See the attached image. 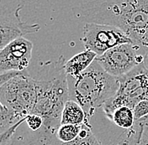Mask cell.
Instances as JSON below:
<instances>
[{"label":"cell","instance_id":"d6986e66","mask_svg":"<svg viewBox=\"0 0 148 145\" xmlns=\"http://www.w3.org/2000/svg\"><path fill=\"white\" fill-rule=\"evenodd\" d=\"M25 123H27L29 129L34 132L40 130L44 125L42 118L36 114H29V116H27Z\"/></svg>","mask_w":148,"mask_h":145},{"label":"cell","instance_id":"7a4b0ae2","mask_svg":"<svg viewBox=\"0 0 148 145\" xmlns=\"http://www.w3.org/2000/svg\"><path fill=\"white\" fill-rule=\"evenodd\" d=\"M66 61L62 54L56 61L44 63L35 78L36 102L31 114L40 116L43 126L55 132L61 126L62 113L69 100Z\"/></svg>","mask_w":148,"mask_h":145},{"label":"cell","instance_id":"3957f363","mask_svg":"<svg viewBox=\"0 0 148 145\" xmlns=\"http://www.w3.org/2000/svg\"><path fill=\"white\" fill-rule=\"evenodd\" d=\"M67 85L69 100L82 107L88 123L96 110L112 98L120 87L119 79L106 72L96 61L79 76H67Z\"/></svg>","mask_w":148,"mask_h":145},{"label":"cell","instance_id":"7402d4cb","mask_svg":"<svg viewBox=\"0 0 148 145\" xmlns=\"http://www.w3.org/2000/svg\"><path fill=\"white\" fill-rule=\"evenodd\" d=\"M144 65H146V67L148 69V50L146 52L145 56H144Z\"/></svg>","mask_w":148,"mask_h":145},{"label":"cell","instance_id":"9c48e42d","mask_svg":"<svg viewBox=\"0 0 148 145\" xmlns=\"http://www.w3.org/2000/svg\"><path fill=\"white\" fill-rule=\"evenodd\" d=\"M33 50V43L20 37L0 50V75L27 70Z\"/></svg>","mask_w":148,"mask_h":145},{"label":"cell","instance_id":"8992f818","mask_svg":"<svg viewBox=\"0 0 148 145\" xmlns=\"http://www.w3.org/2000/svg\"><path fill=\"white\" fill-rule=\"evenodd\" d=\"M140 50H146L133 44H124L97 56L95 61L106 72L120 78L144 63L145 54L138 53Z\"/></svg>","mask_w":148,"mask_h":145},{"label":"cell","instance_id":"8fae6325","mask_svg":"<svg viewBox=\"0 0 148 145\" xmlns=\"http://www.w3.org/2000/svg\"><path fill=\"white\" fill-rule=\"evenodd\" d=\"M97 56L92 51L87 50L73 55L65 63L66 76L74 78L79 76L92 65Z\"/></svg>","mask_w":148,"mask_h":145},{"label":"cell","instance_id":"44dd1931","mask_svg":"<svg viewBox=\"0 0 148 145\" xmlns=\"http://www.w3.org/2000/svg\"><path fill=\"white\" fill-rule=\"evenodd\" d=\"M115 145H133L132 144H130L129 143L128 141H126L125 139H124L123 138H121V137H119L118 138H117V142H116V144Z\"/></svg>","mask_w":148,"mask_h":145},{"label":"cell","instance_id":"e0dca14e","mask_svg":"<svg viewBox=\"0 0 148 145\" xmlns=\"http://www.w3.org/2000/svg\"><path fill=\"white\" fill-rule=\"evenodd\" d=\"M62 145H103L101 142L92 133V126L83 124L78 137L71 143Z\"/></svg>","mask_w":148,"mask_h":145},{"label":"cell","instance_id":"2e32d148","mask_svg":"<svg viewBox=\"0 0 148 145\" xmlns=\"http://www.w3.org/2000/svg\"><path fill=\"white\" fill-rule=\"evenodd\" d=\"M83 125H61L56 130V137L62 144L71 143L78 137L82 130Z\"/></svg>","mask_w":148,"mask_h":145},{"label":"cell","instance_id":"52a82bcc","mask_svg":"<svg viewBox=\"0 0 148 145\" xmlns=\"http://www.w3.org/2000/svg\"><path fill=\"white\" fill-rule=\"evenodd\" d=\"M23 4L0 1V50L13 40L40 30L38 24L22 21L19 12Z\"/></svg>","mask_w":148,"mask_h":145},{"label":"cell","instance_id":"ac0fdd59","mask_svg":"<svg viewBox=\"0 0 148 145\" xmlns=\"http://www.w3.org/2000/svg\"><path fill=\"white\" fill-rule=\"evenodd\" d=\"M26 121V118L20 120L13 126L9 128H6L3 131H0V145H10L13 142V139L15 136L18 127Z\"/></svg>","mask_w":148,"mask_h":145},{"label":"cell","instance_id":"277c9868","mask_svg":"<svg viewBox=\"0 0 148 145\" xmlns=\"http://www.w3.org/2000/svg\"><path fill=\"white\" fill-rule=\"evenodd\" d=\"M118 79L120 87L117 93L102 107L108 119L120 107L134 109L139 102L148 100V69L144 63Z\"/></svg>","mask_w":148,"mask_h":145},{"label":"cell","instance_id":"4fadbf2b","mask_svg":"<svg viewBox=\"0 0 148 145\" xmlns=\"http://www.w3.org/2000/svg\"><path fill=\"white\" fill-rule=\"evenodd\" d=\"M73 124V125H90L87 122L86 114L82 107L72 100H68L64 106L62 113L61 125Z\"/></svg>","mask_w":148,"mask_h":145},{"label":"cell","instance_id":"ba28073f","mask_svg":"<svg viewBox=\"0 0 148 145\" xmlns=\"http://www.w3.org/2000/svg\"><path fill=\"white\" fill-rule=\"evenodd\" d=\"M82 42L87 50L102 55L116 46L133 44V41L118 28L99 24H85Z\"/></svg>","mask_w":148,"mask_h":145},{"label":"cell","instance_id":"5bb4252c","mask_svg":"<svg viewBox=\"0 0 148 145\" xmlns=\"http://www.w3.org/2000/svg\"><path fill=\"white\" fill-rule=\"evenodd\" d=\"M21 72L22 71H19V72L14 71V72L5 73V74L0 75V87L4 83L9 82L11 78L16 76L17 75L20 74ZM20 120H22V119L18 118V116L16 114H14L13 112L9 111L7 108H5L0 101V131L9 128L11 126H13L14 124H15L16 123L19 122Z\"/></svg>","mask_w":148,"mask_h":145},{"label":"cell","instance_id":"7c38bea8","mask_svg":"<svg viewBox=\"0 0 148 145\" xmlns=\"http://www.w3.org/2000/svg\"><path fill=\"white\" fill-rule=\"evenodd\" d=\"M120 137L133 145H148V116L136 121L134 126L125 130Z\"/></svg>","mask_w":148,"mask_h":145},{"label":"cell","instance_id":"30bf717a","mask_svg":"<svg viewBox=\"0 0 148 145\" xmlns=\"http://www.w3.org/2000/svg\"><path fill=\"white\" fill-rule=\"evenodd\" d=\"M56 133L44 126L36 132L30 129L23 133L17 131L10 145H62Z\"/></svg>","mask_w":148,"mask_h":145},{"label":"cell","instance_id":"ffe728a7","mask_svg":"<svg viewBox=\"0 0 148 145\" xmlns=\"http://www.w3.org/2000/svg\"><path fill=\"white\" fill-rule=\"evenodd\" d=\"M133 112L136 121H138L140 119L148 116V100L139 102L133 109Z\"/></svg>","mask_w":148,"mask_h":145},{"label":"cell","instance_id":"5b68a950","mask_svg":"<svg viewBox=\"0 0 148 145\" xmlns=\"http://www.w3.org/2000/svg\"><path fill=\"white\" fill-rule=\"evenodd\" d=\"M0 101L9 111L23 119L32 113L36 102L35 78L24 71L0 87Z\"/></svg>","mask_w":148,"mask_h":145},{"label":"cell","instance_id":"9a60e30c","mask_svg":"<svg viewBox=\"0 0 148 145\" xmlns=\"http://www.w3.org/2000/svg\"><path fill=\"white\" fill-rule=\"evenodd\" d=\"M110 120L117 127H121L125 130L131 128L136 123L133 109L125 106L116 109L113 112Z\"/></svg>","mask_w":148,"mask_h":145},{"label":"cell","instance_id":"6da1fadb","mask_svg":"<svg viewBox=\"0 0 148 145\" xmlns=\"http://www.w3.org/2000/svg\"><path fill=\"white\" fill-rule=\"evenodd\" d=\"M72 11L75 18L86 24L118 28L136 46L148 50V0L88 1Z\"/></svg>","mask_w":148,"mask_h":145}]
</instances>
